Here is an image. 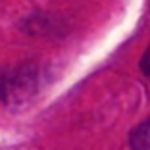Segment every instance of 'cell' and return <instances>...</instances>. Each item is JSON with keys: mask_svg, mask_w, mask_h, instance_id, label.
Instances as JSON below:
<instances>
[{"mask_svg": "<svg viewBox=\"0 0 150 150\" xmlns=\"http://www.w3.org/2000/svg\"><path fill=\"white\" fill-rule=\"evenodd\" d=\"M39 85V69L33 66H21L12 71H6L0 79V98L6 102L27 98L37 91Z\"/></svg>", "mask_w": 150, "mask_h": 150, "instance_id": "obj_1", "label": "cell"}, {"mask_svg": "<svg viewBox=\"0 0 150 150\" xmlns=\"http://www.w3.org/2000/svg\"><path fill=\"white\" fill-rule=\"evenodd\" d=\"M133 150H150V117L131 133Z\"/></svg>", "mask_w": 150, "mask_h": 150, "instance_id": "obj_2", "label": "cell"}, {"mask_svg": "<svg viewBox=\"0 0 150 150\" xmlns=\"http://www.w3.org/2000/svg\"><path fill=\"white\" fill-rule=\"evenodd\" d=\"M141 67H142V71L150 77V46H148V50L144 52V56H142V60H141Z\"/></svg>", "mask_w": 150, "mask_h": 150, "instance_id": "obj_3", "label": "cell"}]
</instances>
